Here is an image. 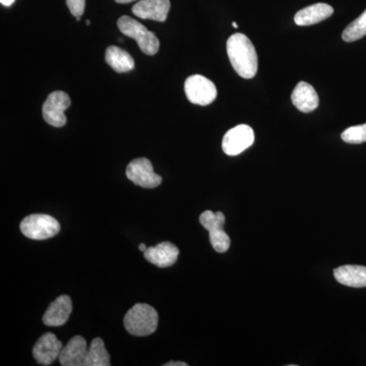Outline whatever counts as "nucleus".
Wrapping results in <instances>:
<instances>
[{"label":"nucleus","instance_id":"1","mask_svg":"<svg viewBox=\"0 0 366 366\" xmlns=\"http://www.w3.org/2000/svg\"><path fill=\"white\" fill-rule=\"evenodd\" d=\"M231 66L243 79H252L259 69L257 50L252 41L242 33L233 34L227 41Z\"/></svg>","mask_w":366,"mask_h":366},{"label":"nucleus","instance_id":"2","mask_svg":"<svg viewBox=\"0 0 366 366\" xmlns=\"http://www.w3.org/2000/svg\"><path fill=\"white\" fill-rule=\"evenodd\" d=\"M125 330L132 336H150L157 330L159 317L155 308L146 303H137L124 317Z\"/></svg>","mask_w":366,"mask_h":366},{"label":"nucleus","instance_id":"3","mask_svg":"<svg viewBox=\"0 0 366 366\" xmlns=\"http://www.w3.org/2000/svg\"><path fill=\"white\" fill-rule=\"evenodd\" d=\"M120 32L137 41L139 49L147 55H155L160 48V42L155 34L149 31L139 21L131 16H124L117 21Z\"/></svg>","mask_w":366,"mask_h":366},{"label":"nucleus","instance_id":"4","mask_svg":"<svg viewBox=\"0 0 366 366\" xmlns=\"http://www.w3.org/2000/svg\"><path fill=\"white\" fill-rule=\"evenodd\" d=\"M20 229L21 232L30 239L45 240L59 234L60 225L52 216L33 214L21 221Z\"/></svg>","mask_w":366,"mask_h":366},{"label":"nucleus","instance_id":"5","mask_svg":"<svg viewBox=\"0 0 366 366\" xmlns=\"http://www.w3.org/2000/svg\"><path fill=\"white\" fill-rule=\"evenodd\" d=\"M199 223L209 231V242L213 249L220 254L227 252L231 242L230 237L223 229L225 225V216L222 212L214 213L212 211H204L199 216Z\"/></svg>","mask_w":366,"mask_h":366},{"label":"nucleus","instance_id":"6","mask_svg":"<svg viewBox=\"0 0 366 366\" xmlns=\"http://www.w3.org/2000/svg\"><path fill=\"white\" fill-rule=\"evenodd\" d=\"M184 91L189 102L199 106L211 104L218 95L215 84L201 74H194L187 78Z\"/></svg>","mask_w":366,"mask_h":366},{"label":"nucleus","instance_id":"7","mask_svg":"<svg viewBox=\"0 0 366 366\" xmlns=\"http://www.w3.org/2000/svg\"><path fill=\"white\" fill-rule=\"evenodd\" d=\"M71 104V98L62 91L53 92L46 99L43 105V118L48 124L54 127H64L66 117L64 114L67 108Z\"/></svg>","mask_w":366,"mask_h":366},{"label":"nucleus","instance_id":"8","mask_svg":"<svg viewBox=\"0 0 366 366\" xmlns=\"http://www.w3.org/2000/svg\"><path fill=\"white\" fill-rule=\"evenodd\" d=\"M127 177L134 184L144 189H155L162 182V177L155 173L151 161L146 158L132 160L127 166Z\"/></svg>","mask_w":366,"mask_h":366},{"label":"nucleus","instance_id":"9","mask_svg":"<svg viewBox=\"0 0 366 366\" xmlns=\"http://www.w3.org/2000/svg\"><path fill=\"white\" fill-rule=\"evenodd\" d=\"M254 132L247 124H239L226 132L223 137L222 148L228 156H237L252 146Z\"/></svg>","mask_w":366,"mask_h":366},{"label":"nucleus","instance_id":"10","mask_svg":"<svg viewBox=\"0 0 366 366\" xmlns=\"http://www.w3.org/2000/svg\"><path fill=\"white\" fill-rule=\"evenodd\" d=\"M61 342L53 333H46L37 341L33 348V356L39 365H50L59 357Z\"/></svg>","mask_w":366,"mask_h":366},{"label":"nucleus","instance_id":"11","mask_svg":"<svg viewBox=\"0 0 366 366\" xmlns=\"http://www.w3.org/2000/svg\"><path fill=\"white\" fill-rule=\"evenodd\" d=\"M170 6V0H141L132 7V14L143 20L165 21Z\"/></svg>","mask_w":366,"mask_h":366},{"label":"nucleus","instance_id":"12","mask_svg":"<svg viewBox=\"0 0 366 366\" xmlns=\"http://www.w3.org/2000/svg\"><path fill=\"white\" fill-rule=\"evenodd\" d=\"M89 346L85 338L76 336L67 342L62 348L59 357L60 365L64 366H86Z\"/></svg>","mask_w":366,"mask_h":366},{"label":"nucleus","instance_id":"13","mask_svg":"<svg viewBox=\"0 0 366 366\" xmlns=\"http://www.w3.org/2000/svg\"><path fill=\"white\" fill-rule=\"evenodd\" d=\"M147 261L159 268H167L177 262L179 249L173 243L164 242L151 247L144 252Z\"/></svg>","mask_w":366,"mask_h":366},{"label":"nucleus","instance_id":"14","mask_svg":"<svg viewBox=\"0 0 366 366\" xmlns=\"http://www.w3.org/2000/svg\"><path fill=\"white\" fill-rule=\"evenodd\" d=\"M72 302L71 297L61 295L53 301L46 310L43 322L48 327H60L66 324L71 317Z\"/></svg>","mask_w":366,"mask_h":366},{"label":"nucleus","instance_id":"15","mask_svg":"<svg viewBox=\"0 0 366 366\" xmlns=\"http://www.w3.org/2000/svg\"><path fill=\"white\" fill-rule=\"evenodd\" d=\"M293 105L301 112L310 113L317 109L320 99L314 86L307 81H300L296 85L291 95Z\"/></svg>","mask_w":366,"mask_h":366},{"label":"nucleus","instance_id":"16","mask_svg":"<svg viewBox=\"0 0 366 366\" xmlns=\"http://www.w3.org/2000/svg\"><path fill=\"white\" fill-rule=\"evenodd\" d=\"M334 14V9L327 4H315L305 7L295 14V21L297 26H312L327 20Z\"/></svg>","mask_w":366,"mask_h":366},{"label":"nucleus","instance_id":"17","mask_svg":"<svg viewBox=\"0 0 366 366\" xmlns=\"http://www.w3.org/2000/svg\"><path fill=\"white\" fill-rule=\"evenodd\" d=\"M334 276L342 285L352 288L366 287V267L346 264L335 269Z\"/></svg>","mask_w":366,"mask_h":366},{"label":"nucleus","instance_id":"18","mask_svg":"<svg viewBox=\"0 0 366 366\" xmlns=\"http://www.w3.org/2000/svg\"><path fill=\"white\" fill-rule=\"evenodd\" d=\"M105 60L108 66L118 74L129 72L134 69V60L132 55L117 46H110L105 53Z\"/></svg>","mask_w":366,"mask_h":366},{"label":"nucleus","instance_id":"19","mask_svg":"<svg viewBox=\"0 0 366 366\" xmlns=\"http://www.w3.org/2000/svg\"><path fill=\"white\" fill-rule=\"evenodd\" d=\"M110 355L105 348L104 341L101 338L94 339L88 348L86 366H109Z\"/></svg>","mask_w":366,"mask_h":366},{"label":"nucleus","instance_id":"20","mask_svg":"<svg viewBox=\"0 0 366 366\" xmlns=\"http://www.w3.org/2000/svg\"><path fill=\"white\" fill-rule=\"evenodd\" d=\"M366 35V9L355 21L349 24L342 34V39L345 42H354Z\"/></svg>","mask_w":366,"mask_h":366},{"label":"nucleus","instance_id":"21","mask_svg":"<svg viewBox=\"0 0 366 366\" xmlns=\"http://www.w3.org/2000/svg\"><path fill=\"white\" fill-rule=\"evenodd\" d=\"M341 137L347 144H360L365 143L366 124L349 127L343 132Z\"/></svg>","mask_w":366,"mask_h":366},{"label":"nucleus","instance_id":"22","mask_svg":"<svg viewBox=\"0 0 366 366\" xmlns=\"http://www.w3.org/2000/svg\"><path fill=\"white\" fill-rule=\"evenodd\" d=\"M66 6L72 16L81 18L85 11L86 0H66Z\"/></svg>","mask_w":366,"mask_h":366},{"label":"nucleus","instance_id":"23","mask_svg":"<svg viewBox=\"0 0 366 366\" xmlns=\"http://www.w3.org/2000/svg\"><path fill=\"white\" fill-rule=\"evenodd\" d=\"M187 365H187V363L182 362V361H177V362H175V361H170V362L165 363V365H164V366H187Z\"/></svg>","mask_w":366,"mask_h":366},{"label":"nucleus","instance_id":"24","mask_svg":"<svg viewBox=\"0 0 366 366\" xmlns=\"http://www.w3.org/2000/svg\"><path fill=\"white\" fill-rule=\"evenodd\" d=\"M0 2H1L2 6H11L14 4V0H0Z\"/></svg>","mask_w":366,"mask_h":366},{"label":"nucleus","instance_id":"25","mask_svg":"<svg viewBox=\"0 0 366 366\" xmlns=\"http://www.w3.org/2000/svg\"><path fill=\"white\" fill-rule=\"evenodd\" d=\"M117 4H131L132 1H136V0H115Z\"/></svg>","mask_w":366,"mask_h":366},{"label":"nucleus","instance_id":"26","mask_svg":"<svg viewBox=\"0 0 366 366\" xmlns=\"http://www.w3.org/2000/svg\"><path fill=\"white\" fill-rule=\"evenodd\" d=\"M147 249H148V247H146V244H144V243H141V244H139V249L141 250V252H146Z\"/></svg>","mask_w":366,"mask_h":366},{"label":"nucleus","instance_id":"27","mask_svg":"<svg viewBox=\"0 0 366 366\" xmlns=\"http://www.w3.org/2000/svg\"><path fill=\"white\" fill-rule=\"evenodd\" d=\"M232 26H234V28H238V25L235 23V21L234 23H232Z\"/></svg>","mask_w":366,"mask_h":366}]
</instances>
